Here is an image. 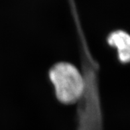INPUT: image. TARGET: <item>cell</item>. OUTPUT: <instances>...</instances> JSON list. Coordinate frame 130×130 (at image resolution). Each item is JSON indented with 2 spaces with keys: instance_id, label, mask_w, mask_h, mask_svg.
<instances>
[{
  "instance_id": "obj_1",
  "label": "cell",
  "mask_w": 130,
  "mask_h": 130,
  "mask_svg": "<svg viewBox=\"0 0 130 130\" xmlns=\"http://www.w3.org/2000/svg\"><path fill=\"white\" fill-rule=\"evenodd\" d=\"M58 100L71 104L78 100L85 90V80L82 74L72 64L57 63L49 72Z\"/></svg>"
},
{
  "instance_id": "obj_2",
  "label": "cell",
  "mask_w": 130,
  "mask_h": 130,
  "mask_svg": "<svg viewBox=\"0 0 130 130\" xmlns=\"http://www.w3.org/2000/svg\"><path fill=\"white\" fill-rule=\"evenodd\" d=\"M108 43L111 46L116 47L121 61L126 62L129 60L130 39L127 33L122 31H114L108 37Z\"/></svg>"
}]
</instances>
